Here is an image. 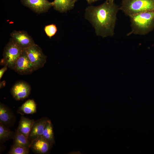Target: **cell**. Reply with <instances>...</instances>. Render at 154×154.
I'll return each mask as SVG.
<instances>
[{
	"mask_svg": "<svg viewBox=\"0 0 154 154\" xmlns=\"http://www.w3.org/2000/svg\"><path fill=\"white\" fill-rule=\"evenodd\" d=\"M119 10L118 6L108 0L97 6H89L86 9V18L92 25L97 36L103 38L112 36Z\"/></svg>",
	"mask_w": 154,
	"mask_h": 154,
	"instance_id": "cell-1",
	"label": "cell"
},
{
	"mask_svg": "<svg viewBox=\"0 0 154 154\" xmlns=\"http://www.w3.org/2000/svg\"><path fill=\"white\" fill-rule=\"evenodd\" d=\"M131 30L127 36L133 34L144 35L154 29V10L141 12L129 17Z\"/></svg>",
	"mask_w": 154,
	"mask_h": 154,
	"instance_id": "cell-2",
	"label": "cell"
},
{
	"mask_svg": "<svg viewBox=\"0 0 154 154\" xmlns=\"http://www.w3.org/2000/svg\"><path fill=\"white\" fill-rule=\"evenodd\" d=\"M127 16L154 10V0H122L119 7Z\"/></svg>",
	"mask_w": 154,
	"mask_h": 154,
	"instance_id": "cell-3",
	"label": "cell"
},
{
	"mask_svg": "<svg viewBox=\"0 0 154 154\" xmlns=\"http://www.w3.org/2000/svg\"><path fill=\"white\" fill-rule=\"evenodd\" d=\"M23 50L11 38L4 48L1 63L14 70L16 62Z\"/></svg>",
	"mask_w": 154,
	"mask_h": 154,
	"instance_id": "cell-4",
	"label": "cell"
},
{
	"mask_svg": "<svg viewBox=\"0 0 154 154\" xmlns=\"http://www.w3.org/2000/svg\"><path fill=\"white\" fill-rule=\"evenodd\" d=\"M24 50L36 70L44 66L46 62L47 57L38 45L35 44Z\"/></svg>",
	"mask_w": 154,
	"mask_h": 154,
	"instance_id": "cell-5",
	"label": "cell"
},
{
	"mask_svg": "<svg viewBox=\"0 0 154 154\" xmlns=\"http://www.w3.org/2000/svg\"><path fill=\"white\" fill-rule=\"evenodd\" d=\"M13 70L21 75L29 74L36 70L24 50L17 60Z\"/></svg>",
	"mask_w": 154,
	"mask_h": 154,
	"instance_id": "cell-6",
	"label": "cell"
},
{
	"mask_svg": "<svg viewBox=\"0 0 154 154\" xmlns=\"http://www.w3.org/2000/svg\"><path fill=\"white\" fill-rule=\"evenodd\" d=\"M10 36L11 38L23 50L35 44L32 38L24 31H14L11 33Z\"/></svg>",
	"mask_w": 154,
	"mask_h": 154,
	"instance_id": "cell-7",
	"label": "cell"
},
{
	"mask_svg": "<svg viewBox=\"0 0 154 154\" xmlns=\"http://www.w3.org/2000/svg\"><path fill=\"white\" fill-rule=\"evenodd\" d=\"M21 3L35 12L40 13L47 12L52 7L48 0H20Z\"/></svg>",
	"mask_w": 154,
	"mask_h": 154,
	"instance_id": "cell-8",
	"label": "cell"
},
{
	"mask_svg": "<svg viewBox=\"0 0 154 154\" xmlns=\"http://www.w3.org/2000/svg\"><path fill=\"white\" fill-rule=\"evenodd\" d=\"M31 92L30 86L26 82L21 81L17 82L12 87L11 94L16 100L24 99L27 98Z\"/></svg>",
	"mask_w": 154,
	"mask_h": 154,
	"instance_id": "cell-9",
	"label": "cell"
},
{
	"mask_svg": "<svg viewBox=\"0 0 154 154\" xmlns=\"http://www.w3.org/2000/svg\"><path fill=\"white\" fill-rule=\"evenodd\" d=\"M52 146L41 136L31 142L30 149L35 153L45 154L49 152Z\"/></svg>",
	"mask_w": 154,
	"mask_h": 154,
	"instance_id": "cell-10",
	"label": "cell"
},
{
	"mask_svg": "<svg viewBox=\"0 0 154 154\" xmlns=\"http://www.w3.org/2000/svg\"><path fill=\"white\" fill-rule=\"evenodd\" d=\"M16 121V116L10 108L0 103V123L9 127L13 126Z\"/></svg>",
	"mask_w": 154,
	"mask_h": 154,
	"instance_id": "cell-11",
	"label": "cell"
},
{
	"mask_svg": "<svg viewBox=\"0 0 154 154\" xmlns=\"http://www.w3.org/2000/svg\"><path fill=\"white\" fill-rule=\"evenodd\" d=\"M48 119L44 117L35 121L28 137L31 143L33 141L42 136L45 124Z\"/></svg>",
	"mask_w": 154,
	"mask_h": 154,
	"instance_id": "cell-12",
	"label": "cell"
},
{
	"mask_svg": "<svg viewBox=\"0 0 154 154\" xmlns=\"http://www.w3.org/2000/svg\"><path fill=\"white\" fill-rule=\"evenodd\" d=\"M34 121L33 119H30L22 115L17 131L28 138Z\"/></svg>",
	"mask_w": 154,
	"mask_h": 154,
	"instance_id": "cell-13",
	"label": "cell"
},
{
	"mask_svg": "<svg viewBox=\"0 0 154 154\" xmlns=\"http://www.w3.org/2000/svg\"><path fill=\"white\" fill-rule=\"evenodd\" d=\"M52 3L54 9L60 13L72 9L75 4L74 0H54Z\"/></svg>",
	"mask_w": 154,
	"mask_h": 154,
	"instance_id": "cell-14",
	"label": "cell"
},
{
	"mask_svg": "<svg viewBox=\"0 0 154 154\" xmlns=\"http://www.w3.org/2000/svg\"><path fill=\"white\" fill-rule=\"evenodd\" d=\"M37 112L36 104L33 99H29L19 107L17 112L22 115L33 114Z\"/></svg>",
	"mask_w": 154,
	"mask_h": 154,
	"instance_id": "cell-15",
	"label": "cell"
},
{
	"mask_svg": "<svg viewBox=\"0 0 154 154\" xmlns=\"http://www.w3.org/2000/svg\"><path fill=\"white\" fill-rule=\"evenodd\" d=\"M42 136L51 145L55 143L52 125L49 119L46 122Z\"/></svg>",
	"mask_w": 154,
	"mask_h": 154,
	"instance_id": "cell-16",
	"label": "cell"
},
{
	"mask_svg": "<svg viewBox=\"0 0 154 154\" xmlns=\"http://www.w3.org/2000/svg\"><path fill=\"white\" fill-rule=\"evenodd\" d=\"M15 132L11 131L9 128L0 123V142L3 144L8 140L13 139Z\"/></svg>",
	"mask_w": 154,
	"mask_h": 154,
	"instance_id": "cell-17",
	"label": "cell"
},
{
	"mask_svg": "<svg viewBox=\"0 0 154 154\" xmlns=\"http://www.w3.org/2000/svg\"><path fill=\"white\" fill-rule=\"evenodd\" d=\"M13 139V144L22 146L30 149L31 143L28 138L23 134L16 130Z\"/></svg>",
	"mask_w": 154,
	"mask_h": 154,
	"instance_id": "cell-18",
	"label": "cell"
},
{
	"mask_svg": "<svg viewBox=\"0 0 154 154\" xmlns=\"http://www.w3.org/2000/svg\"><path fill=\"white\" fill-rule=\"evenodd\" d=\"M29 149L18 145L13 144L11 146L8 154H28Z\"/></svg>",
	"mask_w": 154,
	"mask_h": 154,
	"instance_id": "cell-19",
	"label": "cell"
},
{
	"mask_svg": "<svg viewBox=\"0 0 154 154\" xmlns=\"http://www.w3.org/2000/svg\"><path fill=\"white\" fill-rule=\"evenodd\" d=\"M44 30L46 35L51 38L56 34L57 29L56 25L52 24L46 26Z\"/></svg>",
	"mask_w": 154,
	"mask_h": 154,
	"instance_id": "cell-20",
	"label": "cell"
},
{
	"mask_svg": "<svg viewBox=\"0 0 154 154\" xmlns=\"http://www.w3.org/2000/svg\"><path fill=\"white\" fill-rule=\"evenodd\" d=\"M7 66L5 65L0 70V79H1L5 72L7 69Z\"/></svg>",
	"mask_w": 154,
	"mask_h": 154,
	"instance_id": "cell-21",
	"label": "cell"
},
{
	"mask_svg": "<svg viewBox=\"0 0 154 154\" xmlns=\"http://www.w3.org/2000/svg\"><path fill=\"white\" fill-rule=\"evenodd\" d=\"M6 82L4 80L0 82V89L2 88L5 85Z\"/></svg>",
	"mask_w": 154,
	"mask_h": 154,
	"instance_id": "cell-22",
	"label": "cell"
},
{
	"mask_svg": "<svg viewBox=\"0 0 154 154\" xmlns=\"http://www.w3.org/2000/svg\"><path fill=\"white\" fill-rule=\"evenodd\" d=\"M89 4H91L94 2V0H86Z\"/></svg>",
	"mask_w": 154,
	"mask_h": 154,
	"instance_id": "cell-23",
	"label": "cell"
},
{
	"mask_svg": "<svg viewBox=\"0 0 154 154\" xmlns=\"http://www.w3.org/2000/svg\"><path fill=\"white\" fill-rule=\"evenodd\" d=\"M108 1L112 2H114V0H108Z\"/></svg>",
	"mask_w": 154,
	"mask_h": 154,
	"instance_id": "cell-24",
	"label": "cell"
},
{
	"mask_svg": "<svg viewBox=\"0 0 154 154\" xmlns=\"http://www.w3.org/2000/svg\"><path fill=\"white\" fill-rule=\"evenodd\" d=\"M78 0H74V3H75Z\"/></svg>",
	"mask_w": 154,
	"mask_h": 154,
	"instance_id": "cell-25",
	"label": "cell"
},
{
	"mask_svg": "<svg viewBox=\"0 0 154 154\" xmlns=\"http://www.w3.org/2000/svg\"><path fill=\"white\" fill-rule=\"evenodd\" d=\"M98 0H94V2H96L97 1H98Z\"/></svg>",
	"mask_w": 154,
	"mask_h": 154,
	"instance_id": "cell-26",
	"label": "cell"
}]
</instances>
